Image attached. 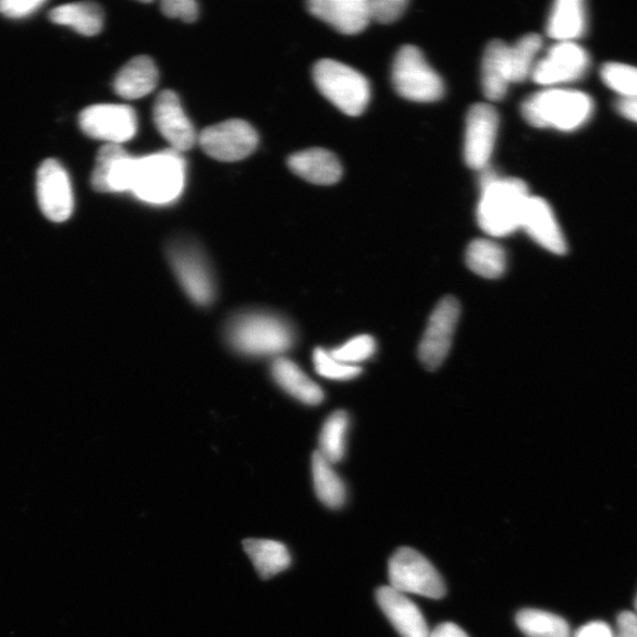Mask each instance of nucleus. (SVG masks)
Returning a JSON list of instances; mask_svg holds the SVG:
<instances>
[{
  "instance_id": "b1692460",
  "label": "nucleus",
  "mask_w": 637,
  "mask_h": 637,
  "mask_svg": "<svg viewBox=\"0 0 637 637\" xmlns=\"http://www.w3.org/2000/svg\"><path fill=\"white\" fill-rule=\"evenodd\" d=\"M587 7L584 0H559L552 7L547 34L559 41H576L587 32Z\"/></svg>"
},
{
  "instance_id": "4468645a",
  "label": "nucleus",
  "mask_w": 637,
  "mask_h": 637,
  "mask_svg": "<svg viewBox=\"0 0 637 637\" xmlns=\"http://www.w3.org/2000/svg\"><path fill=\"white\" fill-rule=\"evenodd\" d=\"M38 204L49 220L64 222L74 210V194L64 167L57 160H46L37 174Z\"/></svg>"
},
{
  "instance_id": "e433bc0d",
  "label": "nucleus",
  "mask_w": 637,
  "mask_h": 637,
  "mask_svg": "<svg viewBox=\"0 0 637 637\" xmlns=\"http://www.w3.org/2000/svg\"><path fill=\"white\" fill-rule=\"evenodd\" d=\"M161 10L169 19L193 23L198 17V5L194 0H164Z\"/></svg>"
},
{
  "instance_id": "5701e85b",
  "label": "nucleus",
  "mask_w": 637,
  "mask_h": 637,
  "mask_svg": "<svg viewBox=\"0 0 637 637\" xmlns=\"http://www.w3.org/2000/svg\"><path fill=\"white\" fill-rule=\"evenodd\" d=\"M271 373L277 384L296 401L306 405H319L324 399L322 389L291 359L273 360Z\"/></svg>"
},
{
  "instance_id": "c85d7f7f",
  "label": "nucleus",
  "mask_w": 637,
  "mask_h": 637,
  "mask_svg": "<svg viewBox=\"0 0 637 637\" xmlns=\"http://www.w3.org/2000/svg\"><path fill=\"white\" fill-rule=\"evenodd\" d=\"M516 622L527 637H572L568 622L540 609H523L517 614Z\"/></svg>"
},
{
  "instance_id": "bb28decb",
  "label": "nucleus",
  "mask_w": 637,
  "mask_h": 637,
  "mask_svg": "<svg viewBox=\"0 0 637 637\" xmlns=\"http://www.w3.org/2000/svg\"><path fill=\"white\" fill-rule=\"evenodd\" d=\"M103 11L94 3L65 4L50 12V21L54 24L73 27L83 36H96L102 32Z\"/></svg>"
},
{
  "instance_id": "a878e982",
  "label": "nucleus",
  "mask_w": 637,
  "mask_h": 637,
  "mask_svg": "<svg viewBox=\"0 0 637 637\" xmlns=\"http://www.w3.org/2000/svg\"><path fill=\"white\" fill-rule=\"evenodd\" d=\"M311 476L318 500L328 507H342L347 499L346 486L333 469V464L317 451L311 458Z\"/></svg>"
},
{
  "instance_id": "f8f14e48",
  "label": "nucleus",
  "mask_w": 637,
  "mask_h": 637,
  "mask_svg": "<svg viewBox=\"0 0 637 637\" xmlns=\"http://www.w3.org/2000/svg\"><path fill=\"white\" fill-rule=\"evenodd\" d=\"M81 130L91 138L121 146L137 133L135 110L123 105H98L81 112Z\"/></svg>"
},
{
  "instance_id": "2f4dec72",
  "label": "nucleus",
  "mask_w": 637,
  "mask_h": 637,
  "mask_svg": "<svg viewBox=\"0 0 637 637\" xmlns=\"http://www.w3.org/2000/svg\"><path fill=\"white\" fill-rule=\"evenodd\" d=\"M600 77L605 87L616 93L620 98H637V66L621 62H607L600 69Z\"/></svg>"
},
{
  "instance_id": "aec40b11",
  "label": "nucleus",
  "mask_w": 637,
  "mask_h": 637,
  "mask_svg": "<svg viewBox=\"0 0 637 637\" xmlns=\"http://www.w3.org/2000/svg\"><path fill=\"white\" fill-rule=\"evenodd\" d=\"M287 163L295 175L318 186H332L343 175V167L336 156L321 148L295 152Z\"/></svg>"
},
{
  "instance_id": "6e6552de",
  "label": "nucleus",
  "mask_w": 637,
  "mask_h": 637,
  "mask_svg": "<svg viewBox=\"0 0 637 637\" xmlns=\"http://www.w3.org/2000/svg\"><path fill=\"white\" fill-rule=\"evenodd\" d=\"M390 587L402 593L439 600L445 597L444 580L431 562L411 548L396 550L389 562Z\"/></svg>"
},
{
  "instance_id": "1a4fd4ad",
  "label": "nucleus",
  "mask_w": 637,
  "mask_h": 637,
  "mask_svg": "<svg viewBox=\"0 0 637 637\" xmlns=\"http://www.w3.org/2000/svg\"><path fill=\"white\" fill-rule=\"evenodd\" d=\"M197 142L209 158L236 162L257 149L259 135L248 122L230 120L206 127L197 136Z\"/></svg>"
},
{
  "instance_id": "6ab92c4d",
  "label": "nucleus",
  "mask_w": 637,
  "mask_h": 637,
  "mask_svg": "<svg viewBox=\"0 0 637 637\" xmlns=\"http://www.w3.org/2000/svg\"><path fill=\"white\" fill-rule=\"evenodd\" d=\"M377 602L392 626L402 637H429L430 630L420 609L407 598V595L390 586L377 591Z\"/></svg>"
},
{
  "instance_id": "7ed1b4c3",
  "label": "nucleus",
  "mask_w": 637,
  "mask_h": 637,
  "mask_svg": "<svg viewBox=\"0 0 637 637\" xmlns=\"http://www.w3.org/2000/svg\"><path fill=\"white\" fill-rule=\"evenodd\" d=\"M520 110L524 120L532 126L571 133L592 119L595 102L584 91L549 88L527 98Z\"/></svg>"
},
{
  "instance_id": "dca6fc26",
  "label": "nucleus",
  "mask_w": 637,
  "mask_h": 637,
  "mask_svg": "<svg viewBox=\"0 0 637 637\" xmlns=\"http://www.w3.org/2000/svg\"><path fill=\"white\" fill-rule=\"evenodd\" d=\"M136 158L122 146L106 145L97 154L91 183L99 193L131 192Z\"/></svg>"
},
{
  "instance_id": "473e14b6",
  "label": "nucleus",
  "mask_w": 637,
  "mask_h": 637,
  "mask_svg": "<svg viewBox=\"0 0 637 637\" xmlns=\"http://www.w3.org/2000/svg\"><path fill=\"white\" fill-rule=\"evenodd\" d=\"M376 351L375 338L364 334L352 338L344 345L331 350L330 353L340 363L359 366L360 363L370 359Z\"/></svg>"
},
{
  "instance_id": "58836bf2",
  "label": "nucleus",
  "mask_w": 637,
  "mask_h": 637,
  "mask_svg": "<svg viewBox=\"0 0 637 637\" xmlns=\"http://www.w3.org/2000/svg\"><path fill=\"white\" fill-rule=\"evenodd\" d=\"M574 637H615V632L607 622L593 621L580 627Z\"/></svg>"
},
{
  "instance_id": "7c9ffc66",
  "label": "nucleus",
  "mask_w": 637,
  "mask_h": 637,
  "mask_svg": "<svg viewBox=\"0 0 637 637\" xmlns=\"http://www.w3.org/2000/svg\"><path fill=\"white\" fill-rule=\"evenodd\" d=\"M543 47L541 36L529 34L523 36L515 46L510 47L513 83H522L532 75L538 52Z\"/></svg>"
},
{
  "instance_id": "0eeeda50",
  "label": "nucleus",
  "mask_w": 637,
  "mask_h": 637,
  "mask_svg": "<svg viewBox=\"0 0 637 637\" xmlns=\"http://www.w3.org/2000/svg\"><path fill=\"white\" fill-rule=\"evenodd\" d=\"M392 82L396 93L408 101L437 102L444 96V83L414 46L403 47L396 53L392 68Z\"/></svg>"
},
{
  "instance_id": "9d476101",
  "label": "nucleus",
  "mask_w": 637,
  "mask_h": 637,
  "mask_svg": "<svg viewBox=\"0 0 637 637\" xmlns=\"http://www.w3.org/2000/svg\"><path fill=\"white\" fill-rule=\"evenodd\" d=\"M461 317V305L453 296L439 302L419 344L418 356L425 368L437 370L445 362Z\"/></svg>"
},
{
  "instance_id": "39448f33",
  "label": "nucleus",
  "mask_w": 637,
  "mask_h": 637,
  "mask_svg": "<svg viewBox=\"0 0 637 637\" xmlns=\"http://www.w3.org/2000/svg\"><path fill=\"white\" fill-rule=\"evenodd\" d=\"M319 91L348 117H359L370 103V83L359 71L333 61L321 60L314 68Z\"/></svg>"
},
{
  "instance_id": "79ce46f5",
  "label": "nucleus",
  "mask_w": 637,
  "mask_h": 637,
  "mask_svg": "<svg viewBox=\"0 0 637 637\" xmlns=\"http://www.w3.org/2000/svg\"><path fill=\"white\" fill-rule=\"evenodd\" d=\"M635 611H636V615H637V595H636V599H635Z\"/></svg>"
},
{
  "instance_id": "20e7f679",
  "label": "nucleus",
  "mask_w": 637,
  "mask_h": 637,
  "mask_svg": "<svg viewBox=\"0 0 637 637\" xmlns=\"http://www.w3.org/2000/svg\"><path fill=\"white\" fill-rule=\"evenodd\" d=\"M184 182L186 161L170 148L136 158L131 193L150 205H168L182 194Z\"/></svg>"
},
{
  "instance_id": "2eb2a0df",
  "label": "nucleus",
  "mask_w": 637,
  "mask_h": 637,
  "mask_svg": "<svg viewBox=\"0 0 637 637\" xmlns=\"http://www.w3.org/2000/svg\"><path fill=\"white\" fill-rule=\"evenodd\" d=\"M152 119L159 133L173 150L188 151L195 146L197 142L195 127L174 91L164 90L156 98Z\"/></svg>"
},
{
  "instance_id": "4c0bfd02",
  "label": "nucleus",
  "mask_w": 637,
  "mask_h": 637,
  "mask_svg": "<svg viewBox=\"0 0 637 637\" xmlns=\"http://www.w3.org/2000/svg\"><path fill=\"white\" fill-rule=\"evenodd\" d=\"M615 637H637V615L633 612H622L616 618Z\"/></svg>"
},
{
  "instance_id": "f704fd0d",
  "label": "nucleus",
  "mask_w": 637,
  "mask_h": 637,
  "mask_svg": "<svg viewBox=\"0 0 637 637\" xmlns=\"http://www.w3.org/2000/svg\"><path fill=\"white\" fill-rule=\"evenodd\" d=\"M407 2L405 0H368V10H370V17L381 24H391L399 21L405 9Z\"/></svg>"
},
{
  "instance_id": "ea45409f",
  "label": "nucleus",
  "mask_w": 637,
  "mask_h": 637,
  "mask_svg": "<svg viewBox=\"0 0 637 637\" xmlns=\"http://www.w3.org/2000/svg\"><path fill=\"white\" fill-rule=\"evenodd\" d=\"M615 109L622 118L637 123V98L622 99L618 98L615 102Z\"/></svg>"
},
{
  "instance_id": "72a5a7b5",
  "label": "nucleus",
  "mask_w": 637,
  "mask_h": 637,
  "mask_svg": "<svg viewBox=\"0 0 637 637\" xmlns=\"http://www.w3.org/2000/svg\"><path fill=\"white\" fill-rule=\"evenodd\" d=\"M314 363L319 376L331 380H351L362 373L360 366H352L338 362L330 351L317 348L314 353Z\"/></svg>"
},
{
  "instance_id": "393cba45",
  "label": "nucleus",
  "mask_w": 637,
  "mask_h": 637,
  "mask_svg": "<svg viewBox=\"0 0 637 637\" xmlns=\"http://www.w3.org/2000/svg\"><path fill=\"white\" fill-rule=\"evenodd\" d=\"M244 549L262 579L287 571L292 564L289 548L279 541L249 538L244 541Z\"/></svg>"
},
{
  "instance_id": "f3484780",
  "label": "nucleus",
  "mask_w": 637,
  "mask_h": 637,
  "mask_svg": "<svg viewBox=\"0 0 637 637\" xmlns=\"http://www.w3.org/2000/svg\"><path fill=\"white\" fill-rule=\"evenodd\" d=\"M520 229L526 231L536 244L551 253L563 255L568 250L554 210L542 197L530 195L523 212Z\"/></svg>"
},
{
  "instance_id": "ddd939ff",
  "label": "nucleus",
  "mask_w": 637,
  "mask_h": 637,
  "mask_svg": "<svg viewBox=\"0 0 637 637\" xmlns=\"http://www.w3.org/2000/svg\"><path fill=\"white\" fill-rule=\"evenodd\" d=\"M500 126L499 112L486 103H477L466 117L464 158L471 169L488 168Z\"/></svg>"
},
{
  "instance_id": "a211bd4d",
  "label": "nucleus",
  "mask_w": 637,
  "mask_h": 637,
  "mask_svg": "<svg viewBox=\"0 0 637 637\" xmlns=\"http://www.w3.org/2000/svg\"><path fill=\"white\" fill-rule=\"evenodd\" d=\"M308 11L344 35H357L370 23L368 0H310Z\"/></svg>"
},
{
  "instance_id": "9b49d317",
  "label": "nucleus",
  "mask_w": 637,
  "mask_h": 637,
  "mask_svg": "<svg viewBox=\"0 0 637 637\" xmlns=\"http://www.w3.org/2000/svg\"><path fill=\"white\" fill-rule=\"evenodd\" d=\"M590 64V54L576 41H559L544 59L536 63L531 77L537 84L558 88L559 85L583 79Z\"/></svg>"
},
{
  "instance_id": "412c9836",
  "label": "nucleus",
  "mask_w": 637,
  "mask_h": 637,
  "mask_svg": "<svg viewBox=\"0 0 637 637\" xmlns=\"http://www.w3.org/2000/svg\"><path fill=\"white\" fill-rule=\"evenodd\" d=\"M513 83L510 64V46L502 40H492L487 47L481 66V84L490 101H501Z\"/></svg>"
},
{
  "instance_id": "a19ab883",
  "label": "nucleus",
  "mask_w": 637,
  "mask_h": 637,
  "mask_svg": "<svg viewBox=\"0 0 637 637\" xmlns=\"http://www.w3.org/2000/svg\"><path fill=\"white\" fill-rule=\"evenodd\" d=\"M429 637H470L456 623L445 622L430 632Z\"/></svg>"
},
{
  "instance_id": "cd10ccee",
  "label": "nucleus",
  "mask_w": 637,
  "mask_h": 637,
  "mask_svg": "<svg viewBox=\"0 0 637 637\" xmlns=\"http://www.w3.org/2000/svg\"><path fill=\"white\" fill-rule=\"evenodd\" d=\"M466 265L474 273L486 279H499L505 273L506 254L491 240L479 238L466 249Z\"/></svg>"
},
{
  "instance_id": "4be33fe9",
  "label": "nucleus",
  "mask_w": 637,
  "mask_h": 637,
  "mask_svg": "<svg viewBox=\"0 0 637 637\" xmlns=\"http://www.w3.org/2000/svg\"><path fill=\"white\" fill-rule=\"evenodd\" d=\"M159 84V70L148 56H137L117 75L113 89L125 99H138L151 94Z\"/></svg>"
},
{
  "instance_id": "423d86ee",
  "label": "nucleus",
  "mask_w": 637,
  "mask_h": 637,
  "mask_svg": "<svg viewBox=\"0 0 637 637\" xmlns=\"http://www.w3.org/2000/svg\"><path fill=\"white\" fill-rule=\"evenodd\" d=\"M167 258L180 286L195 305L208 307L216 302V278L200 247L188 240H176L168 246Z\"/></svg>"
},
{
  "instance_id": "c756f323",
  "label": "nucleus",
  "mask_w": 637,
  "mask_h": 637,
  "mask_svg": "<svg viewBox=\"0 0 637 637\" xmlns=\"http://www.w3.org/2000/svg\"><path fill=\"white\" fill-rule=\"evenodd\" d=\"M350 417L345 411H336L324 421L319 438V453L330 463H339L345 456Z\"/></svg>"
},
{
  "instance_id": "f257e3e1",
  "label": "nucleus",
  "mask_w": 637,
  "mask_h": 637,
  "mask_svg": "<svg viewBox=\"0 0 637 637\" xmlns=\"http://www.w3.org/2000/svg\"><path fill=\"white\" fill-rule=\"evenodd\" d=\"M224 338L235 352L253 358H280L296 342L289 320L264 310H246L233 316L225 323Z\"/></svg>"
},
{
  "instance_id": "c9c22d12",
  "label": "nucleus",
  "mask_w": 637,
  "mask_h": 637,
  "mask_svg": "<svg viewBox=\"0 0 637 637\" xmlns=\"http://www.w3.org/2000/svg\"><path fill=\"white\" fill-rule=\"evenodd\" d=\"M45 5V0H2L0 13L8 19L21 20L32 16Z\"/></svg>"
},
{
  "instance_id": "f03ea898",
  "label": "nucleus",
  "mask_w": 637,
  "mask_h": 637,
  "mask_svg": "<svg viewBox=\"0 0 637 637\" xmlns=\"http://www.w3.org/2000/svg\"><path fill=\"white\" fill-rule=\"evenodd\" d=\"M481 172L477 208L480 230L495 237L515 233L520 229L523 212L530 197L526 182L501 177L488 168Z\"/></svg>"
}]
</instances>
